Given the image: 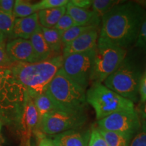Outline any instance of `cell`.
Here are the masks:
<instances>
[{
    "mask_svg": "<svg viewBox=\"0 0 146 146\" xmlns=\"http://www.w3.org/2000/svg\"><path fill=\"white\" fill-rule=\"evenodd\" d=\"M146 11L138 3L115 5L102 18L99 41L125 49L137 41Z\"/></svg>",
    "mask_w": 146,
    "mask_h": 146,
    "instance_id": "cell-1",
    "label": "cell"
},
{
    "mask_svg": "<svg viewBox=\"0 0 146 146\" xmlns=\"http://www.w3.org/2000/svg\"><path fill=\"white\" fill-rule=\"evenodd\" d=\"M62 55H56L35 63H14L11 67L13 75L34 99L46 91L49 85L62 66Z\"/></svg>",
    "mask_w": 146,
    "mask_h": 146,
    "instance_id": "cell-2",
    "label": "cell"
},
{
    "mask_svg": "<svg viewBox=\"0 0 146 146\" xmlns=\"http://www.w3.org/2000/svg\"><path fill=\"white\" fill-rule=\"evenodd\" d=\"M45 93L58 110L81 113L86 106L85 90L68 78L62 68L56 73Z\"/></svg>",
    "mask_w": 146,
    "mask_h": 146,
    "instance_id": "cell-3",
    "label": "cell"
},
{
    "mask_svg": "<svg viewBox=\"0 0 146 146\" xmlns=\"http://www.w3.org/2000/svg\"><path fill=\"white\" fill-rule=\"evenodd\" d=\"M27 89L10 68H0V118L21 124Z\"/></svg>",
    "mask_w": 146,
    "mask_h": 146,
    "instance_id": "cell-4",
    "label": "cell"
},
{
    "mask_svg": "<svg viewBox=\"0 0 146 146\" xmlns=\"http://www.w3.org/2000/svg\"><path fill=\"white\" fill-rule=\"evenodd\" d=\"M143 73L141 68L129 58L104 81L105 86L133 103L139 100V87Z\"/></svg>",
    "mask_w": 146,
    "mask_h": 146,
    "instance_id": "cell-5",
    "label": "cell"
},
{
    "mask_svg": "<svg viewBox=\"0 0 146 146\" xmlns=\"http://www.w3.org/2000/svg\"><path fill=\"white\" fill-rule=\"evenodd\" d=\"M87 103L94 108L98 120L118 112L134 110V103L102 83H94L86 93Z\"/></svg>",
    "mask_w": 146,
    "mask_h": 146,
    "instance_id": "cell-6",
    "label": "cell"
},
{
    "mask_svg": "<svg viewBox=\"0 0 146 146\" xmlns=\"http://www.w3.org/2000/svg\"><path fill=\"white\" fill-rule=\"evenodd\" d=\"M125 49L98 40L91 82L102 83L126 58Z\"/></svg>",
    "mask_w": 146,
    "mask_h": 146,
    "instance_id": "cell-7",
    "label": "cell"
},
{
    "mask_svg": "<svg viewBox=\"0 0 146 146\" xmlns=\"http://www.w3.org/2000/svg\"><path fill=\"white\" fill-rule=\"evenodd\" d=\"M96 51V49L64 58L62 66L64 72L84 90L91 82Z\"/></svg>",
    "mask_w": 146,
    "mask_h": 146,
    "instance_id": "cell-8",
    "label": "cell"
},
{
    "mask_svg": "<svg viewBox=\"0 0 146 146\" xmlns=\"http://www.w3.org/2000/svg\"><path fill=\"white\" fill-rule=\"evenodd\" d=\"M87 117L83 112L70 113L55 110L47 113L40 120V129L47 135H58L83 127Z\"/></svg>",
    "mask_w": 146,
    "mask_h": 146,
    "instance_id": "cell-9",
    "label": "cell"
},
{
    "mask_svg": "<svg viewBox=\"0 0 146 146\" xmlns=\"http://www.w3.org/2000/svg\"><path fill=\"white\" fill-rule=\"evenodd\" d=\"M100 129L134 136L141 127V121L135 110L118 112L98 120Z\"/></svg>",
    "mask_w": 146,
    "mask_h": 146,
    "instance_id": "cell-10",
    "label": "cell"
},
{
    "mask_svg": "<svg viewBox=\"0 0 146 146\" xmlns=\"http://www.w3.org/2000/svg\"><path fill=\"white\" fill-rule=\"evenodd\" d=\"M20 125L21 126L22 133H23L26 146H29L31 134L36 132L40 127V118L33 100L29 96L27 91L25 94L23 112Z\"/></svg>",
    "mask_w": 146,
    "mask_h": 146,
    "instance_id": "cell-11",
    "label": "cell"
},
{
    "mask_svg": "<svg viewBox=\"0 0 146 146\" xmlns=\"http://www.w3.org/2000/svg\"><path fill=\"white\" fill-rule=\"evenodd\" d=\"M5 51L14 63L38 62L29 40L20 38L12 39L5 45Z\"/></svg>",
    "mask_w": 146,
    "mask_h": 146,
    "instance_id": "cell-12",
    "label": "cell"
},
{
    "mask_svg": "<svg viewBox=\"0 0 146 146\" xmlns=\"http://www.w3.org/2000/svg\"><path fill=\"white\" fill-rule=\"evenodd\" d=\"M98 29H91L63 47V58L74 54H80L96 50L99 39Z\"/></svg>",
    "mask_w": 146,
    "mask_h": 146,
    "instance_id": "cell-13",
    "label": "cell"
},
{
    "mask_svg": "<svg viewBox=\"0 0 146 146\" xmlns=\"http://www.w3.org/2000/svg\"><path fill=\"white\" fill-rule=\"evenodd\" d=\"M90 133L89 129L78 128L56 135L53 141L56 146H88Z\"/></svg>",
    "mask_w": 146,
    "mask_h": 146,
    "instance_id": "cell-14",
    "label": "cell"
},
{
    "mask_svg": "<svg viewBox=\"0 0 146 146\" xmlns=\"http://www.w3.org/2000/svg\"><path fill=\"white\" fill-rule=\"evenodd\" d=\"M40 26L37 13L25 18H16L11 38L29 40Z\"/></svg>",
    "mask_w": 146,
    "mask_h": 146,
    "instance_id": "cell-15",
    "label": "cell"
},
{
    "mask_svg": "<svg viewBox=\"0 0 146 146\" xmlns=\"http://www.w3.org/2000/svg\"><path fill=\"white\" fill-rule=\"evenodd\" d=\"M66 13L72 18L76 26L98 27L101 18L89 9L79 8L74 5L70 1L67 3Z\"/></svg>",
    "mask_w": 146,
    "mask_h": 146,
    "instance_id": "cell-16",
    "label": "cell"
},
{
    "mask_svg": "<svg viewBox=\"0 0 146 146\" xmlns=\"http://www.w3.org/2000/svg\"><path fill=\"white\" fill-rule=\"evenodd\" d=\"M35 54L37 62H41L46 60L53 57L54 53L49 45H47L44 36L42 33L41 26L36 30V31L32 35L29 39Z\"/></svg>",
    "mask_w": 146,
    "mask_h": 146,
    "instance_id": "cell-17",
    "label": "cell"
},
{
    "mask_svg": "<svg viewBox=\"0 0 146 146\" xmlns=\"http://www.w3.org/2000/svg\"><path fill=\"white\" fill-rule=\"evenodd\" d=\"M66 6L39 11L37 14L40 26L48 29L54 28L62 16L66 12Z\"/></svg>",
    "mask_w": 146,
    "mask_h": 146,
    "instance_id": "cell-18",
    "label": "cell"
},
{
    "mask_svg": "<svg viewBox=\"0 0 146 146\" xmlns=\"http://www.w3.org/2000/svg\"><path fill=\"white\" fill-rule=\"evenodd\" d=\"M41 31L47 45L50 47L54 54H59L63 50L62 43V34L54 28L48 29L41 26Z\"/></svg>",
    "mask_w": 146,
    "mask_h": 146,
    "instance_id": "cell-19",
    "label": "cell"
},
{
    "mask_svg": "<svg viewBox=\"0 0 146 146\" xmlns=\"http://www.w3.org/2000/svg\"><path fill=\"white\" fill-rule=\"evenodd\" d=\"M108 146H129L133 136L98 128Z\"/></svg>",
    "mask_w": 146,
    "mask_h": 146,
    "instance_id": "cell-20",
    "label": "cell"
},
{
    "mask_svg": "<svg viewBox=\"0 0 146 146\" xmlns=\"http://www.w3.org/2000/svg\"><path fill=\"white\" fill-rule=\"evenodd\" d=\"M33 102L39 114L40 120L44 115L53 111L58 110L56 106L46 93L40 94L34 98Z\"/></svg>",
    "mask_w": 146,
    "mask_h": 146,
    "instance_id": "cell-21",
    "label": "cell"
},
{
    "mask_svg": "<svg viewBox=\"0 0 146 146\" xmlns=\"http://www.w3.org/2000/svg\"><path fill=\"white\" fill-rule=\"evenodd\" d=\"M39 12L36 3H32L30 1L16 0L14 2L13 16L15 18H25Z\"/></svg>",
    "mask_w": 146,
    "mask_h": 146,
    "instance_id": "cell-22",
    "label": "cell"
},
{
    "mask_svg": "<svg viewBox=\"0 0 146 146\" xmlns=\"http://www.w3.org/2000/svg\"><path fill=\"white\" fill-rule=\"evenodd\" d=\"M98 27L95 26H74L71 27L62 35V43L63 47L74 41L85 33L89 31L91 29H98Z\"/></svg>",
    "mask_w": 146,
    "mask_h": 146,
    "instance_id": "cell-23",
    "label": "cell"
},
{
    "mask_svg": "<svg viewBox=\"0 0 146 146\" xmlns=\"http://www.w3.org/2000/svg\"><path fill=\"white\" fill-rule=\"evenodd\" d=\"M120 1L114 0H94L92 1V10L98 17L102 18L115 5L119 4Z\"/></svg>",
    "mask_w": 146,
    "mask_h": 146,
    "instance_id": "cell-24",
    "label": "cell"
},
{
    "mask_svg": "<svg viewBox=\"0 0 146 146\" xmlns=\"http://www.w3.org/2000/svg\"><path fill=\"white\" fill-rule=\"evenodd\" d=\"M16 18L0 10V31L4 36H11Z\"/></svg>",
    "mask_w": 146,
    "mask_h": 146,
    "instance_id": "cell-25",
    "label": "cell"
},
{
    "mask_svg": "<svg viewBox=\"0 0 146 146\" xmlns=\"http://www.w3.org/2000/svg\"><path fill=\"white\" fill-rule=\"evenodd\" d=\"M68 1V0H42L40 2L36 3V5L38 10L40 11L66 6Z\"/></svg>",
    "mask_w": 146,
    "mask_h": 146,
    "instance_id": "cell-26",
    "label": "cell"
},
{
    "mask_svg": "<svg viewBox=\"0 0 146 146\" xmlns=\"http://www.w3.org/2000/svg\"><path fill=\"white\" fill-rule=\"evenodd\" d=\"M74 26H76V25L74 23V21H73L72 18L66 12L59 20V21L56 24V26L54 27V29H56V30L62 34L66 31L68 30L71 27Z\"/></svg>",
    "mask_w": 146,
    "mask_h": 146,
    "instance_id": "cell-27",
    "label": "cell"
},
{
    "mask_svg": "<svg viewBox=\"0 0 146 146\" xmlns=\"http://www.w3.org/2000/svg\"><path fill=\"white\" fill-rule=\"evenodd\" d=\"M88 146H108L98 128L91 129Z\"/></svg>",
    "mask_w": 146,
    "mask_h": 146,
    "instance_id": "cell-28",
    "label": "cell"
},
{
    "mask_svg": "<svg viewBox=\"0 0 146 146\" xmlns=\"http://www.w3.org/2000/svg\"><path fill=\"white\" fill-rule=\"evenodd\" d=\"M129 146H146V121H143Z\"/></svg>",
    "mask_w": 146,
    "mask_h": 146,
    "instance_id": "cell-29",
    "label": "cell"
},
{
    "mask_svg": "<svg viewBox=\"0 0 146 146\" xmlns=\"http://www.w3.org/2000/svg\"><path fill=\"white\" fill-rule=\"evenodd\" d=\"M135 45L137 47L143 50L146 52V14L143 23L141 24Z\"/></svg>",
    "mask_w": 146,
    "mask_h": 146,
    "instance_id": "cell-30",
    "label": "cell"
},
{
    "mask_svg": "<svg viewBox=\"0 0 146 146\" xmlns=\"http://www.w3.org/2000/svg\"><path fill=\"white\" fill-rule=\"evenodd\" d=\"M14 64L7 54L5 45H0V68H11Z\"/></svg>",
    "mask_w": 146,
    "mask_h": 146,
    "instance_id": "cell-31",
    "label": "cell"
},
{
    "mask_svg": "<svg viewBox=\"0 0 146 146\" xmlns=\"http://www.w3.org/2000/svg\"><path fill=\"white\" fill-rule=\"evenodd\" d=\"M14 2L15 1L13 0H0V10L10 15H13Z\"/></svg>",
    "mask_w": 146,
    "mask_h": 146,
    "instance_id": "cell-32",
    "label": "cell"
},
{
    "mask_svg": "<svg viewBox=\"0 0 146 146\" xmlns=\"http://www.w3.org/2000/svg\"><path fill=\"white\" fill-rule=\"evenodd\" d=\"M139 96L140 97V102L146 100V73L142 76L139 87Z\"/></svg>",
    "mask_w": 146,
    "mask_h": 146,
    "instance_id": "cell-33",
    "label": "cell"
},
{
    "mask_svg": "<svg viewBox=\"0 0 146 146\" xmlns=\"http://www.w3.org/2000/svg\"><path fill=\"white\" fill-rule=\"evenodd\" d=\"M135 110L139 118L143 121H146V100L140 102Z\"/></svg>",
    "mask_w": 146,
    "mask_h": 146,
    "instance_id": "cell-34",
    "label": "cell"
},
{
    "mask_svg": "<svg viewBox=\"0 0 146 146\" xmlns=\"http://www.w3.org/2000/svg\"><path fill=\"white\" fill-rule=\"evenodd\" d=\"M70 1L76 7L83 9H89L92 5L91 0H72Z\"/></svg>",
    "mask_w": 146,
    "mask_h": 146,
    "instance_id": "cell-35",
    "label": "cell"
},
{
    "mask_svg": "<svg viewBox=\"0 0 146 146\" xmlns=\"http://www.w3.org/2000/svg\"><path fill=\"white\" fill-rule=\"evenodd\" d=\"M38 146H56L53 139L43 136L40 139Z\"/></svg>",
    "mask_w": 146,
    "mask_h": 146,
    "instance_id": "cell-36",
    "label": "cell"
},
{
    "mask_svg": "<svg viewBox=\"0 0 146 146\" xmlns=\"http://www.w3.org/2000/svg\"><path fill=\"white\" fill-rule=\"evenodd\" d=\"M4 38L5 36L3 35V34L0 31V45L4 44V43H3V41H4Z\"/></svg>",
    "mask_w": 146,
    "mask_h": 146,
    "instance_id": "cell-37",
    "label": "cell"
},
{
    "mask_svg": "<svg viewBox=\"0 0 146 146\" xmlns=\"http://www.w3.org/2000/svg\"><path fill=\"white\" fill-rule=\"evenodd\" d=\"M1 128H2V123H1V120H0V137H1Z\"/></svg>",
    "mask_w": 146,
    "mask_h": 146,
    "instance_id": "cell-38",
    "label": "cell"
},
{
    "mask_svg": "<svg viewBox=\"0 0 146 146\" xmlns=\"http://www.w3.org/2000/svg\"><path fill=\"white\" fill-rule=\"evenodd\" d=\"M145 73H146V72H145Z\"/></svg>",
    "mask_w": 146,
    "mask_h": 146,
    "instance_id": "cell-39",
    "label": "cell"
}]
</instances>
